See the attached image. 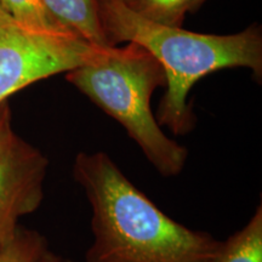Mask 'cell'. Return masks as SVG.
<instances>
[{
    "label": "cell",
    "mask_w": 262,
    "mask_h": 262,
    "mask_svg": "<svg viewBox=\"0 0 262 262\" xmlns=\"http://www.w3.org/2000/svg\"><path fill=\"white\" fill-rule=\"evenodd\" d=\"M98 16L112 48L134 42L162 64L166 90L156 119L175 136L194 129L196 117L187 98L198 80L225 68H249L262 78V29L254 24L229 35L202 34L155 24L130 11L122 0H98Z\"/></svg>",
    "instance_id": "7a4b0ae2"
},
{
    "label": "cell",
    "mask_w": 262,
    "mask_h": 262,
    "mask_svg": "<svg viewBox=\"0 0 262 262\" xmlns=\"http://www.w3.org/2000/svg\"><path fill=\"white\" fill-rule=\"evenodd\" d=\"M66 79L126 130L160 175L175 178L183 171L187 148L165 135L150 108V98L166 86V77L148 51L134 42L106 49L67 72Z\"/></svg>",
    "instance_id": "3957f363"
},
{
    "label": "cell",
    "mask_w": 262,
    "mask_h": 262,
    "mask_svg": "<svg viewBox=\"0 0 262 262\" xmlns=\"http://www.w3.org/2000/svg\"><path fill=\"white\" fill-rule=\"evenodd\" d=\"M48 168L47 157L18 135L0 156V248L14 237L19 219L41 205Z\"/></svg>",
    "instance_id": "5b68a950"
},
{
    "label": "cell",
    "mask_w": 262,
    "mask_h": 262,
    "mask_svg": "<svg viewBox=\"0 0 262 262\" xmlns=\"http://www.w3.org/2000/svg\"><path fill=\"white\" fill-rule=\"evenodd\" d=\"M103 50L78 37L31 31L0 5V103L39 80L86 63Z\"/></svg>",
    "instance_id": "277c9868"
},
{
    "label": "cell",
    "mask_w": 262,
    "mask_h": 262,
    "mask_svg": "<svg viewBox=\"0 0 262 262\" xmlns=\"http://www.w3.org/2000/svg\"><path fill=\"white\" fill-rule=\"evenodd\" d=\"M51 17L62 27L96 48H112L98 16V0H42Z\"/></svg>",
    "instance_id": "8992f818"
},
{
    "label": "cell",
    "mask_w": 262,
    "mask_h": 262,
    "mask_svg": "<svg viewBox=\"0 0 262 262\" xmlns=\"http://www.w3.org/2000/svg\"><path fill=\"white\" fill-rule=\"evenodd\" d=\"M38 262H75V261L71 260V258L60 256V255L52 253V251H50L48 249V250L41 255V257L39 258Z\"/></svg>",
    "instance_id": "7c38bea8"
},
{
    "label": "cell",
    "mask_w": 262,
    "mask_h": 262,
    "mask_svg": "<svg viewBox=\"0 0 262 262\" xmlns=\"http://www.w3.org/2000/svg\"><path fill=\"white\" fill-rule=\"evenodd\" d=\"M72 176L91 208L85 262H209L221 242L172 220L104 152H80Z\"/></svg>",
    "instance_id": "6da1fadb"
},
{
    "label": "cell",
    "mask_w": 262,
    "mask_h": 262,
    "mask_svg": "<svg viewBox=\"0 0 262 262\" xmlns=\"http://www.w3.org/2000/svg\"><path fill=\"white\" fill-rule=\"evenodd\" d=\"M134 14L155 24L182 27L193 0H122Z\"/></svg>",
    "instance_id": "9c48e42d"
},
{
    "label": "cell",
    "mask_w": 262,
    "mask_h": 262,
    "mask_svg": "<svg viewBox=\"0 0 262 262\" xmlns=\"http://www.w3.org/2000/svg\"><path fill=\"white\" fill-rule=\"evenodd\" d=\"M0 5L12 18L31 31L57 37H77L51 17L42 0H0Z\"/></svg>",
    "instance_id": "ba28073f"
},
{
    "label": "cell",
    "mask_w": 262,
    "mask_h": 262,
    "mask_svg": "<svg viewBox=\"0 0 262 262\" xmlns=\"http://www.w3.org/2000/svg\"><path fill=\"white\" fill-rule=\"evenodd\" d=\"M209 262H262V205L241 231L221 242Z\"/></svg>",
    "instance_id": "52a82bcc"
},
{
    "label": "cell",
    "mask_w": 262,
    "mask_h": 262,
    "mask_svg": "<svg viewBox=\"0 0 262 262\" xmlns=\"http://www.w3.org/2000/svg\"><path fill=\"white\" fill-rule=\"evenodd\" d=\"M206 0H193L192 4H191V8H189V12H194L198 10L201 6L204 4Z\"/></svg>",
    "instance_id": "4fadbf2b"
},
{
    "label": "cell",
    "mask_w": 262,
    "mask_h": 262,
    "mask_svg": "<svg viewBox=\"0 0 262 262\" xmlns=\"http://www.w3.org/2000/svg\"><path fill=\"white\" fill-rule=\"evenodd\" d=\"M17 134L12 127V116L8 101L0 103V156L8 149Z\"/></svg>",
    "instance_id": "8fae6325"
},
{
    "label": "cell",
    "mask_w": 262,
    "mask_h": 262,
    "mask_svg": "<svg viewBox=\"0 0 262 262\" xmlns=\"http://www.w3.org/2000/svg\"><path fill=\"white\" fill-rule=\"evenodd\" d=\"M47 250L48 242L44 235L18 226L11 241L0 248V262H38Z\"/></svg>",
    "instance_id": "30bf717a"
}]
</instances>
